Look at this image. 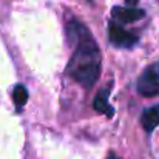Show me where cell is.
I'll use <instances>...</instances> for the list:
<instances>
[{"mask_svg": "<svg viewBox=\"0 0 159 159\" xmlns=\"http://www.w3.org/2000/svg\"><path fill=\"white\" fill-rule=\"evenodd\" d=\"M68 37L76 43V48L68 62L66 71L77 84L90 90L98 82L101 73L99 47L87 26L77 20H71L68 23Z\"/></svg>", "mask_w": 159, "mask_h": 159, "instance_id": "1", "label": "cell"}, {"mask_svg": "<svg viewBox=\"0 0 159 159\" xmlns=\"http://www.w3.org/2000/svg\"><path fill=\"white\" fill-rule=\"evenodd\" d=\"M141 125L148 133H152L158 127L159 125V104L142 111V114H141Z\"/></svg>", "mask_w": 159, "mask_h": 159, "instance_id": "5", "label": "cell"}, {"mask_svg": "<svg viewBox=\"0 0 159 159\" xmlns=\"http://www.w3.org/2000/svg\"><path fill=\"white\" fill-rule=\"evenodd\" d=\"M145 11L139 9V8H122V6H116L111 9V17L114 23H133L138 22L141 19H144Z\"/></svg>", "mask_w": 159, "mask_h": 159, "instance_id": "4", "label": "cell"}, {"mask_svg": "<svg viewBox=\"0 0 159 159\" xmlns=\"http://www.w3.org/2000/svg\"><path fill=\"white\" fill-rule=\"evenodd\" d=\"M12 99H14V104L17 107H23L28 102V91L23 85H16L14 91H12Z\"/></svg>", "mask_w": 159, "mask_h": 159, "instance_id": "7", "label": "cell"}, {"mask_svg": "<svg viewBox=\"0 0 159 159\" xmlns=\"http://www.w3.org/2000/svg\"><path fill=\"white\" fill-rule=\"evenodd\" d=\"M125 3L128 5V8H136V3H138V0H125Z\"/></svg>", "mask_w": 159, "mask_h": 159, "instance_id": "8", "label": "cell"}, {"mask_svg": "<svg viewBox=\"0 0 159 159\" xmlns=\"http://www.w3.org/2000/svg\"><path fill=\"white\" fill-rule=\"evenodd\" d=\"M108 37L110 42L117 48H131L138 43V36L131 31L122 28V25L114 23L113 20L108 25Z\"/></svg>", "mask_w": 159, "mask_h": 159, "instance_id": "3", "label": "cell"}, {"mask_svg": "<svg viewBox=\"0 0 159 159\" xmlns=\"http://www.w3.org/2000/svg\"><path fill=\"white\" fill-rule=\"evenodd\" d=\"M108 96H110V90L108 88H102L96 96H94V99H93V107H94V110L96 111H99V113H104L107 116H113V113H114V110H113V107L108 104Z\"/></svg>", "mask_w": 159, "mask_h": 159, "instance_id": "6", "label": "cell"}, {"mask_svg": "<svg viewBox=\"0 0 159 159\" xmlns=\"http://www.w3.org/2000/svg\"><path fill=\"white\" fill-rule=\"evenodd\" d=\"M138 91L144 98L159 94V63H152L138 79Z\"/></svg>", "mask_w": 159, "mask_h": 159, "instance_id": "2", "label": "cell"}, {"mask_svg": "<svg viewBox=\"0 0 159 159\" xmlns=\"http://www.w3.org/2000/svg\"><path fill=\"white\" fill-rule=\"evenodd\" d=\"M107 159H120V158H117V156H114V155H110Z\"/></svg>", "mask_w": 159, "mask_h": 159, "instance_id": "9", "label": "cell"}]
</instances>
